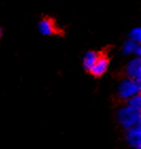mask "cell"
<instances>
[{"instance_id":"7a4b0ae2","label":"cell","mask_w":141,"mask_h":149,"mask_svg":"<svg viewBox=\"0 0 141 149\" xmlns=\"http://www.w3.org/2000/svg\"><path fill=\"white\" fill-rule=\"evenodd\" d=\"M118 96L120 99L129 100L133 96L136 95H140L141 92V82L140 81L134 80V79H129L126 78L122 80L118 85Z\"/></svg>"},{"instance_id":"5b68a950","label":"cell","mask_w":141,"mask_h":149,"mask_svg":"<svg viewBox=\"0 0 141 149\" xmlns=\"http://www.w3.org/2000/svg\"><path fill=\"white\" fill-rule=\"evenodd\" d=\"M108 66H109V59H108L106 56H101L98 58L97 60V62L93 66H92V68L90 69V74L93 76V77H101L105 72H107L108 69Z\"/></svg>"},{"instance_id":"7c38bea8","label":"cell","mask_w":141,"mask_h":149,"mask_svg":"<svg viewBox=\"0 0 141 149\" xmlns=\"http://www.w3.org/2000/svg\"><path fill=\"white\" fill-rule=\"evenodd\" d=\"M136 149H141V147H138V148H136Z\"/></svg>"},{"instance_id":"ba28073f","label":"cell","mask_w":141,"mask_h":149,"mask_svg":"<svg viewBox=\"0 0 141 149\" xmlns=\"http://www.w3.org/2000/svg\"><path fill=\"white\" fill-rule=\"evenodd\" d=\"M140 46L139 44H136L134 43V42H132V40H125L124 42V44L122 45V49H121V52H122L123 56H134V54H136V51H137V49H138V47Z\"/></svg>"},{"instance_id":"30bf717a","label":"cell","mask_w":141,"mask_h":149,"mask_svg":"<svg viewBox=\"0 0 141 149\" xmlns=\"http://www.w3.org/2000/svg\"><path fill=\"white\" fill-rule=\"evenodd\" d=\"M127 101V106L133 108V109L139 110L141 111V95H136V96H133L132 98H129Z\"/></svg>"},{"instance_id":"6da1fadb","label":"cell","mask_w":141,"mask_h":149,"mask_svg":"<svg viewBox=\"0 0 141 149\" xmlns=\"http://www.w3.org/2000/svg\"><path fill=\"white\" fill-rule=\"evenodd\" d=\"M117 120L125 130H129L136 126H141V111L133 109L126 104L118 111Z\"/></svg>"},{"instance_id":"277c9868","label":"cell","mask_w":141,"mask_h":149,"mask_svg":"<svg viewBox=\"0 0 141 149\" xmlns=\"http://www.w3.org/2000/svg\"><path fill=\"white\" fill-rule=\"evenodd\" d=\"M125 141L129 146L133 148L141 147V126H136L126 130Z\"/></svg>"},{"instance_id":"3957f363","label":"cell","mask_w":141,"mask_h":149,"mask_svg":"<svg viewBox=\"0 0 141 149\" xmlns=\"http://www.w3.org/2000/svg\"><path fill=\"white\" fill-rule=\"evenodd\" d=\"M125 74L127 78L141 82V59L134 58L131 60L125 67Z\"/></svg>"},{"instance_id":"8992f818","label":"cell","mask_w":141,"mask_h":149,"mask_svg":"<svg viewBox=\"0 0 141 149\" xmlns=\"http://www.w3.org/2000/svg\"><path fill=\"white\" fill-rule=\"evenodd\" d=\"M38 31L41 35H53L56 33L55 22L49 17H45L38 22Z\"/></svg>"},{"instance_id":"52a82bcc","label":"cell","mask_w":141,"mask_h":149,"mask_svg":"<svg viewBox=\"0 0 141 149\" xmlns=\"http://www.w3.org/2000/svg\"><path fill=\"white\" fill-rule=\"evenodd\" d=\"M99 56H100V53L97 52V51H93V50L87 51L83 58L84 69L87 70V72H90V69H91L92 66L95 64V62H97V60H98Z\"/></svg>"},{"instance_id":"8fae6325","label":"cell","mask_w":141,"mask_h":149,"mask_svg":"<svg viewBox=\"0 0 141 149\" xmlns=\"http://www.w3.org/2000/svg\"><path fill=\"white\" fill-rule=\"evenodd\" d=\"M1 36H2V30H1V28H0V38H1Z\"/></svg>"},{"instance_id":"9c48e42d","label":"cell","mask_w":141,"mask_h":149,"mask_svg":"<svg viewBox=\"0 0 141 149\" xmlns=\"http://www.w3.org/2000/svg\"><path fill=\"white\" fill-rule=\"evenodd\" d=\"M129 40L134 42L136 44L141 43V28L140 27H136L133 30H131L129 34Z\"/></svg>"}]
</instances>
